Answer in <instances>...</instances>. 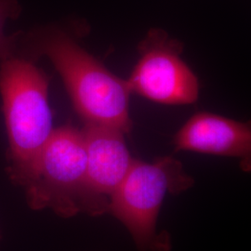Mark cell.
<instances>
[{"label":"cell","mask_w":251,"mask_h":251,"mask_svg":"<svg viewBox=\"0 0 251 251\" xmlns=\"http://www.w3.org/2000/svg\"><path fill=\"white\" fill-rule=\"evenodd\" d=\"M22 13L19 0H0V62L16 55L20 33L7 36L4 28L9 21L16 20Z\"/></svg>","instance_id":"8"},{"label":"cell","mask_w":251,"mask_h":251,"mask_svg":"<svg viewBox=\"0 0 251 251\" xmlns=\"http://www.w3.org/2000/svg\"><path fill=\"white\" fill-rule=\"evenodd\" d=\"M87 152V194L90 215L108 211L109 199L130 170L134 159L126 148L124 132L99 124L82 129Z\"/></svg>","instance_id":"6"},{"label":"cell","mask_w":251,"mask_h":251,"mask_svg":"<svg viewBox=\"0 0 251 251\" xmlns=\"http://www.w3.org/2000/svg\"><path fill=\"white\" fill-rule=\"evenodd\" d=\"M50 77L34 61L14 55L0 62V96L8 135V175L25 187L53 131L49 104Z\"/></svg>","instance_id":"2"},{"label":"cell","mask_w":251,"mask_h":251,"mask_svg":"<svg viewBox=\"0 0 251 251\" xmlns=\"http://www.w3.org/2000/svg\"><path fill=\"white\" fill-rule=\"evenodd\" d=\"M87 152L82 129L72 125L54 128L36 162L25 189L27 204L69 218L90 212L87 194Z\"/></svg>","instance_id":"3"},{"label":"cell","mask_w":251,"mask_h":251,"mask_svg":"<svg viewBox=\"0 0 251 251\" xmlns=\"http://www.w3.org/2000/svg\"><path fill=\"white\" fill-rule=\"evenodd\" d=\"M177 151L250 158L251 125L209 113H198L174 140Z\"/></svg>","instance_id":"7"},{"label":"cell","mask_w":251,"mask_h":251,"mask_svg":"<svg viewBox=\"0 0 251 251\" xmlns=\"http://www.w3.org/2000/svg\"><path fill=\"white\" fill-rule=\"evenodd\" d=\"M16 54L32 61L44 56L51 62L86 124L109 126L124 133L131 129L130 91L126 80L108 71L62 27L49 25L20 33Z\"/></svg>","instance_id":"1"},{"label":"cell","mask_w":251,"mask_h":251,"mask_svg":"<svg viewBox=\"0 0 251 251\" xmlns=\"http://www.w3.org/2000/svg\"><path fill=\"white\" fill-rule=\"evenodd\" d=\"M193 183L180 162L171 156L151 164L134 160L109 199L108 211L125 225L140 249H151L156 246L155 225L164 198Z\"/></svg>","instance_id":"4"},{"label":"cell","mask_w":251,"mask_h":251,"mask_svg":"<svg viewBox=\"0 0 251 251\" xmlns=\"http://www.w3.org/2000/svg\"><path fill=\"white\" fill-rule=\"evenodd\" d=\"M139 50L141 59L126 80L130 93L166 104H188L198 100V78L181 60L179 41L152 29Z\"/></svg>","instance_id":"5"},{"label":"cell","mask_w":251,"mask_h":251,"mask_svg":"<svg viewBox=\"0 0 251 251\" xmlns=\"http://www.w3.org/2000/svg\"><path fill=\"white\" fill-rule=\"evenodd\" d=\"M0 238H1V233H0Z\"/></svg>","instance_id":"9"}]
</instances>
